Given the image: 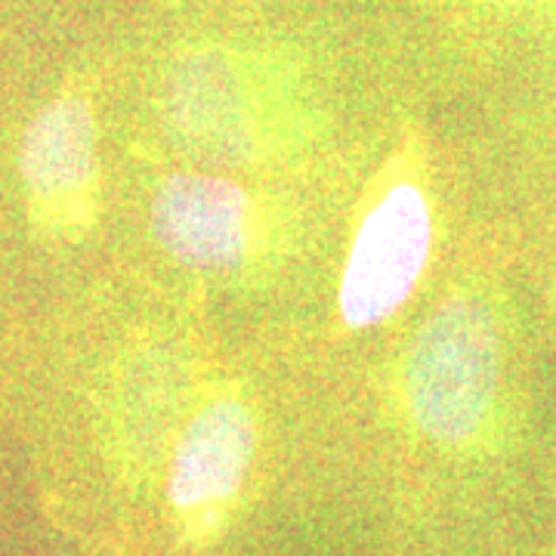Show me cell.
<instances>
[{"mask_svg": "<svg viewBox=\"0 0 556 556\" xmlns=\"http://www.w3.org/2000/svg\"><path fill=\"white\" fill-rule=\"evenodd\" d=\"M20 177L31 219L47 236L80 239L100 207L97 112L84 90L47 102L20 142Z\"/></svg>", "mask_w": 556, "mask_h": 556, "instance_id": "cell-4", "label": "cell"}, {"mask_svg": "<svg viewBox=\"0 0 556 556\" xmlns=\"http://www.w3.org/2000/svg\"><path fill=\"white\" fill-rule=\"evenodd\" d=\"M294 62L254 43L195 38L174 47L159 80L164 130L204 161H254L294 109Z\"/></svg>", "mask_w": 556, "mask_h": 556, "instance_id": "cell-2", "label": "cell"}, {"mask_svg": "<svg viewBox=\"0 0 556 556\" xmlns=\"http://www.w3.org/2000/svg\"><path fill=\"white\" fill-rule=\"evenodd\" d=\"M433 248V201L417 161H402L358 219L338 309L346 328H371L412 298Z\"/></svg>", "mask_w": 556, "mask_h": 556, "instance_id": "cell-3", "label": "cell"}, {"mask_svg": "<svg viewBox=\"0 0 556 556\" xmlns=\"http://www.w3.org/2000/svg\"><path fill=\"white\" fill-rule=\"evenodd\" d=\"M551 303H554V313H556V276H554V285H551Z\"/></svg>", "mask_w": 556, "mask_h": 556, "instance_id": "cell-8", "label": "cell"}, {"mask_svg": "<svg viewBox=\"0 0 556 556\" xmlns=\"http://www.w3.org/2000/svg\"><path fill=\"white\" fill-rule=\"evenodd\" d=\"M485 31H510L519 43L556 47V0H437Z\"/></svg>", "mask_w": 556, "mask_h": 556, "instance_id": "cell-7", "label": "cell"}, {"mask_svg": "<svg viewBox=\"0 0 556 556\" xmlns=\"http://www.w3.org/2000/svg\"><path fill=\"white\" fill-rule=\"evenodd\" d=\"M152 232L179 263L204 273L244 269L266 248V214L232 179L170 174L152 195Z\"/></svg>", "mask_w": 556, "mask_h": 556, "instance_id": "cell-6", "label": "cell"}, {"mask_svg": "<svg viewBox=\"0 0 556 556\" xmlns=\"http://www.w3.org/2000/svg\"><path fill=\"white\" fill-rule=\"evenodd\" d=\"M526 321L501 273H473L420 321L402 396L415 430L445 452L497 457L526 437Z\"/></svg>", "mask_w": 556, "mask_h": 556, "instance_id": "cell-1", "label": "cell"}, {"mask_svg": "<svg viewBox=\"0 0 556 556\" xmlns=\"http://www.w3.org/2000/svg\"><path fill=\"white\" fill-rule=\"evenodd\" d=\"M257 452V417L236 387L217 390L186 420L170 460L167 497L182 532L211 541L223 532Z\"/></svg>", "mask_w": 556, "mask_h": 556, "instance_id": "cell-5", "label": "cell"}]
</instances>
